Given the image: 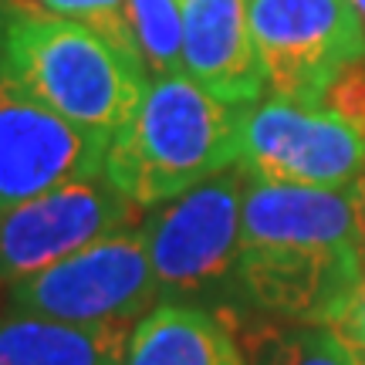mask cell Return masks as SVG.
Wrapping results in <instances>:
<instances>
[{"label":"cell","mask_w":365,"mask_h":365,"mask_svg":"<svg viewBox=\"0 0 365 365\" xmlns=\"http://www.w3.org/2000/svg\"><path fill=\"white\" fill-rule=\"evenodd\" d=\"M362 274L352 190L274 186L247 176L240 287L250 312L322 325Z\"/></svg>","instance_id":"6da1fadb"},{"label":"cell","mask_w":365,"mask_h":365,"mask_svg":"<svg viewBox=\"0 0 365 365\" xmlns=\"http://www.w3.org/2000/svg\"><path fill=\"white\" fill-rule=\"evenodd\" d=\"M190 75L149 78L135 115L105 145L102 176L139 210H156L240 166L244 115Z\"/></svg>","instance_id":"7a4b0ae2"},{"label":"cell","mask_w":365,"mask_h":365,"mask_svg":"<svg viewBox=\"0 0 365 365\" xmlns=\"http://www.w3.org/2000/svg\"><path fill=\"white\" fill-rule=\"evenodd\" d=\"M0 65L38 102L105 143L135 115L149 88L143 65L85 24L44 11L34 0H11Z\"/></svg>","instance_id":"3957f363"},{"label":"cell","mask_w":365,"mask_h":365,"mask_svg":"<svg viewBox=\"0 0 365 365\" xmlns=\"http://www.w3.org/2000/svg\"><path fill=\"white\" fill-rule=\"evenodd\" d=\"M247 173L234 166L156 207L143 240L159 284V304H193L223 322L250 312L240 287Z\"/></svg>","instance_id":"277c9868"},{"label":"cell","mask_w":365,"mask_h":365,"mask_svg":"<svg viewBox=\"0 0 365 365\" xmlns=\"http://www.w3.org/2000/svg\"><path fill=\"white\" fill-rule=\"evenodd\" d=\"M4 308L61 322H143L159 308V284L143 230L129 227L75 250L4 291Z\"/></svg>","instance_id":"5b68a950"},{"label":"cell","mask_w":365,"mask_h":365,"mask_svg":"<svg viewBox=\"0 0 365 365\" xmlns=\"http://www.w3.org/2000/svg\"><path fill=\"white\" fill-rule=\"evenodd\" d=\"M247 14L271 98L318 105L365 58V24L352 0H247Z\"/></svg>","instance_id":"8992f818"},{"label":"cell","mask_w":365,"mask_h":365,"mask_svg":"<svg viewBox=\"0 0 365 365\" xmlns=\"http://www.w3.org/2000/svg\"><path fill=\"white\" fill-rule=\"evenodd\" d=\"M240 170L274 186L352 190L365 173V135L322 105L261 98L244 115Z\"/></svg>","instance_id":"52a82bcc"},{"label":"cell","mask_w":365,"mask_h":365,"mask_svg":"<svg viewBox=\"0 0 365 365\" xmlns=\"http://www.w3.org/2000/svg\"><path fill=\"white\" fill-rule=\"evenodd\" d=\"M139 213L105 176L61 182L0 210V287L7 291L102 237L139 227Z\"/></svg>","instance_id":"ba28073f"},{"label":"cell","mask_w":365,"mask_h":365,"mask_svg":"<svg viewBox=\"0 0 365 365\" xmlns=\"http://www.w3.org/2000/svg\"><path fill=\"white\" fill-rule=\"evenodd\" d=\"M105 139L51 112L0 65V210L102 176Z\"/></svg>","instance_id":"9c48e42d"},{"label":"cell","mask_w":365,"mask_h":365,"mask_svg":"<svg viewBox=\"0 0 365 365\" xmlns=\"http://www.w3.org/2000/svg\"><path fill=\"white\" fill-rule=\"evenodd\" d=\"M182 75L230 105H257L264 75L247 0H180Z\"/></svg>","instance_id":"30bf717a"},{"label":"cell","mask_w":365,"mask_h":365,"mask_svg":"<svg viewBox=\"0 0 365 365\" xmlns=\"http://www.w3.org/2000/svg\"><path fill=\"white\" fill-rule=\"evenodd\" d=\"M139 322H61L0 312V365H125Z\"/></svg>","instance_id":"8fae6325"},{"label":"cell","mask_w":365,"mask_h":365,"mask_svg":"<svg viewBox=\"0 0 365 365\" xmlns=\"http://www.w3.org/2000/svg\"><path fill=\"white\" fill-rule=\"evenodd\" d=\"M125 365H247L234 328L193 304H159L135 325Z\"/></svg>","instance_id":"7c38bea8"},{"label":"cell","mask_w":365,"mask_h":365,"mask_svg":"<svg viewBox=\"0 0 365 365\" xmlns=\"http://www.w3.org/2000/svg\"><path fill=\"white\" fill-rule=\"evenodd\" d=\"M227 325L234 328L247 365H345L318 325H294L257 312L237 314Z\"/></svg>","instance_id":"4fadbf2b"},{"label":"cell","mask_w":365,"mask_h":365,"mask_svg":"<svg viewBox=\"0 0 365 365\" xmlns=\"http://www.w3.org/2000/svg\"><path fill=\"white\" fill-rule=\"evenodd\" d=\"M132 31L149 78L182 71V7L180 0H132Z\"/></svg>","instance_id":"5bb4252c"},{"label":"cell","mask_w":365,"mask_h":365,"mask_svg":"<svg viewBox=\"0 0 365 365\" xmlns=\"http://www.w3.org/2000/svg\"><path fill=\"white\" fill-rule=\"evenodd\" d=\"M44 11L61 14L68 21H78L88 31H95L102 41H108L115 51L132 58L135 65H143V54L135 44V31H132V0H34ZM145 68V65H143Z\"/></svg>","instance_id":"9a60e30c"},{"label":"cell","mask_w":365,"mask_h":365,"mask_svg":"<svg viewBox=\"0 0 365 365\" xmlns=\"http://www.w3.org/2000/svg\"><path fill=\"white\" fill-rule=\"evenodd\" d=\"M318 328L328 335L331 349L345 365H365V257L352 291L325 314V322Z\"/></svg>","instance_id":"2e32d148"},{"label":"cell","mask_w":365,"mask_h":365,"mask_svg":"<svg viewBox=\"0 0 365 365\" xmlns=\"http://www.w3.org/2000/svg\"><path fill=\"white\" fill-rule=\"evenodd\" d=\"M318 105L341 115L349 125H355L365 135V58L345 68L339 78L328 85V91L322 95Z\"/></svg>","instance_id":"e0dca14e"},{"label":"cell","mask_w":365,"mask_h":365,"mask_svg":"<svg viewBox=\"0 0 365 365\" xmlns=\"http://www.w3.org/2000/svg\"><path fill=\"white\" fill-rule=\"evenodd\" d=\"M352 203H355V223H359V244H362V257H365V173L362 180L352 186Z\"/></svg>","instance_id":"ac0fdd59"},{"label":"cell","mask_w":365,"mask_h":365,"mask_svg":"<svg viewBox=\"0 0 365 365\" xmlns=\"http://www.w3.org/2000/svg\"><path fill=\"white\" fill-rule=\"evenodd\" d=\"M7 11H11V0H0V34H4V24H7Z\"/></svg>","instance_id":"d6986e66"},{"label":"cell","mask_w":365,"mask_h":365,"mask_svg":"<svg viewBox=\"0 0 365 365\" xmlns=\"http://www.w3.org/2000/svg\"><path fill=\"white\" fill-rule=\"evenodd\" d=\"M352 7L359 11V17H362V24H365V0H352Z\"/></svg>","instance_id":"ffe728a7"}]
</instances>
